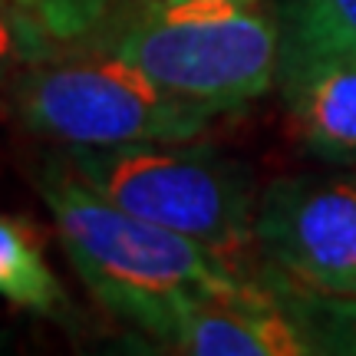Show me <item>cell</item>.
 I'll return each instance as SVG.
<instances>
[{
    "label": "cell",
    "instance_id": "cell-1",
    "mask_svg": "<svg viewBox=\"0 0 356 356\" xmlns=\"http://www.w3.org/2000/svg\"><path fill=\"white\" fill-rule=\"evenodd\" d=\"M33 185L86 291L113 317L162 346L178 317L198 300L238 297L264 284L231 270L185 234L106 202L66 165L60 149L40 155Z\"/></svg>",
    "mask_w": 356,
    "mask_h": 356
},
{
    "label": "cell",
    "instance_id": "cell-2",
    "mask_svg": "<svg viewBox=\"0 0 356 356\" xmlns=\"http://www.w3.org/2000/svg\"><path fill=\"white\" fill-rule=\"evenodd\" d=\"M56 149L106 202L185 234L231 270L254 277V264H261L254 238L261 191L248 162L195 139Z\"/></svg>",
    "mask_w": 356,
    "mask_h": 356
},
{
    "label": "cell",
    "instance_id": "cell-3",
    "mask_svg": "<svg viewBox=\"0 0 356 356\" xmlns=\"http://www.w3.org/2000/svg\"><path fill=\"white\" fill-rule=\"evenodd\" d=\"M175 96L238 113L280 79L274 0H129L99 37Z\"/></svg>",
    "mask_w": 356,
    "mask_h": 356
},
{
    "label": "cell",
    "instance_id": "cell-4",
    "mask_svg": "<svg viewBox=\"0 0 356 356\" xmlns=\"http://www.w3.org/2000/svg\"><path fill=\"white\" fill-rule=\"evenodd\" d=\"M10 109L26 132L56 145L185 142L218 119L102 43L26 73L10 86Z\"/></svg>",
    "mask_w": 356,
    "mask_h": 356
},
{
    "label": "cell",
    "instance_id": "cell-5",
    "mask_svg": "<svg viewBox=\"0 0 356 356\" xmlns=\"http://www.w3.org/2000/svg\"><path fill=\"white\" fill-rule=\"evenodd\" d=\"M264 274L356 297V175H284L261 188L254 218Z\"/></svg>",
    "mask_w": 356,
    "mask_h": 356
},
{
    "label": "cell",
    "instance_id": "cell-6",
    "mask_svg": "<svg viewBox=\"0 0 356 356\" xmlns=\"http://www.w3.org/2000/svg\"><path fill=\"white\" fill-rule=\"evenodd\" d=\"M165 350L188 356H314L317 346L270 284L208 297L178 317Z\"/></svg>",
    "mask_w": 356,
    "mask_h": 356
},
{
    "label": "cell",
    "instance_id": "cell-7",
    "mask_svg": "<svg viewBox=\"0 0 356 356\" xmlns=\"http://www.w3.org/2000/svg\"><path fill=\"white\" fill-rule=\"evenodd\" d=\"M129 0H0V89L92 47Z\"/></svg>",
    "mask_w": 356,
    "mask_h": 356
},
{
    "label": "cell",
    "instance_id": "cell-8",
    "mask_svg": "<svg viewBox=\"0 0 356 356\" xmlns=\"http://www.w3.org/2000/svg\"><path fill=\"white\" fill-rule=\"evenodd\" d=\"M293 132L330 165H356V66H323L280 83Z\"/></svg>",
    "mask_w": 356,
    "mask_h": 356
},
{
    "label": "cell",
    "instance_id": "cell-9",
    "mask_svg": "<svg viewBox=\"0 0 356 356\" xmlns=\"http://www.w3.org/2000/svg\"><path fill=\"white\" fill-rule=\"evenodd\" d=\"M280 79L323 66H356V0H277Z\"/></svg>",
    "mask_w": 356,
    "mask_h": 356
},
{
    "label": "cell",
    "instance_id": "cell-10",
    "mask_svg": "<svg viewBox=\"0 0 356 356\" xmlns=\"http://www.w3.org/2000/svg\"><path fill=\"white\" fill-rule=\"evenodd\" d=\"M0 297L47 320L70 310V297L47 261L43 231L30 218L0 215Z\"/></svg>",
    "mask_w": 356,
    "mask_h": 356
},
{
    "label": "cell",
    "instance_id": "cell-11",
    "mask_svg": "<svg viewBox=\"0 0 356 356\" xmlns=\"http://www.w3.org/2000/svg\"><path fill=\"white\" fill-rule=\"evenodd\" d=\"M264 280L277 291V297L287 304L293 317L300 320V327L314 340L317 353L356 356V297L304 291V287H293L270 274H264Z\"/></svg>",
    "mask_w": 356,
    "mask_h": 356
}]
</instances>
